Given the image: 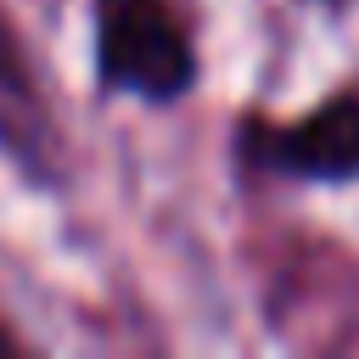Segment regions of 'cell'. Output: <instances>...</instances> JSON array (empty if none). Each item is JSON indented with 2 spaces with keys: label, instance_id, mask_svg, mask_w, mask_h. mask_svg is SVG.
Returning a JSON list of instances; mask_svg holds the SVG:
<instances>
[{
  "label": "cell",
  "instance_id": "cell-4",
  "mask_svg": "<svg viewBox=\"0 0 359 359\" xmlns=\"http://www.w3.org/2000/svg\"><path fill=\"white\" fill-rule=\"evenodd\" d=\"M11 348H17V342H11V331L0 325V353H11Z\"/></svg>",
  "mask_w": 359,
  "mask_h": 359
},
{
  "label": "cell",
  "instance_id": "cell-1",
  "mask_svg": "<svg viewBox=\"0 0 359 359\" xmlns=\"http://www.w3.org/2000/svg\"><path fill=\"white\" fill-rule=\"evenodd\" d=\"M95 79L140 101H180L196 84V45L174 0H95Z\"/></svg>",
  "mask_w": 359,
  "mask_h": 359
},
{
  "label": "cell",
  "instance_id": "cell-3",
  "mask_svg": "<svg viewBox=\"0 0 359 359\" xmlns=\"http://www.w3.org/2000/svg\"><path fill=\"white\" fill-rule=\"evenodd\" d=\"M0 146L28 180L56 185V123L34 90L28 56L6 17H0Z\"/></svg>",
  "mask_w": 359,
  "mask_h": 359
},
{
  "label": "cell",
  "instance_id": "cell-2",
  "mask_svg": "<svg viewBox=\"0 0 359 359\" xmlns=\"http://www.w3.org/2000/svg\"><path fill=\"white\" fill-rule=\"evenodd\" d=\"M241 151L275 174H297L320 185L359 180V90L331 95L297 123H269V129L241 123Z\"/></svg>",
  "mask_w": 359,
  "mask_h": 359
}]
</instances>
